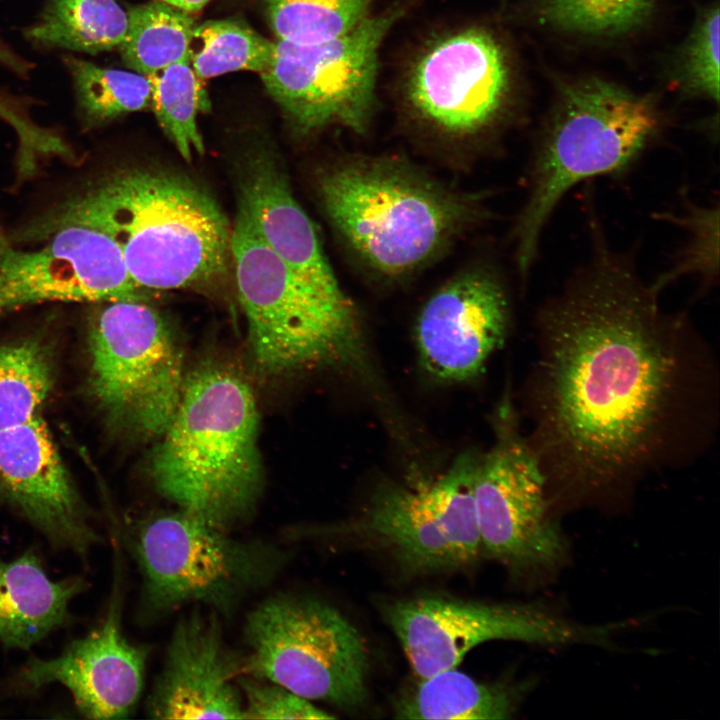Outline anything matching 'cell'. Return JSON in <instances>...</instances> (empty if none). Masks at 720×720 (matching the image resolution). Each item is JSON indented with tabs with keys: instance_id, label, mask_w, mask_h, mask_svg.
<instances>
[{
	"instance_id": "6da1fadb",
	"label": "cell",
	"mask_w": 720,
	"mask_h": 720,
	"mask_svg": "<svg viewBox=\"0 0 720 720\" xmlns=\"http://www.w3.org/2000/svg\"><path fill=\"white\" fill-rule=\"evenodd\" d=\"M592 253L544 305L543 429L568 482L610 483L652 456L679 400L680 319L590 220ZM583 488V489H584Z\"/></svg>"
},
{
	"instance_id": "7a4b0ae2",
	"label": "cell",
	"mask_w": 720,
	"mask_h": 720,
	"mask_svg": "<svg viewBox=\"0 0 720 720\" xmlns=\"http://www.w3.org/2000/svg\"><path fill=\"white\" fill-rule=\"evenodd\" d=\"M89 227L120 249L141 289L207 286L227 271L231 229L215 199L189 178L129 166L69 195L28 230Z\"/></svg>"
},
{
	"instance_id": "3957f363",
	"label": "cell",
	"mask_w": 720,
	"mask_h": 720,
	"mask_svg": "<svg viewBox=\"0 0 720 720\" xmlns=\"http://www.w3.org/2000/svg\"><path fill=\"white\" fill-rule=\"evenodd\" d=\"M259 415L246 378L209 360L185 377L150 473L180 510L227 529L253 510L262 488Z\"/></svg>"
},
{
	"instance_id": "277c9868",
	"label": "cell",
	"mask_w": 720,
	"mask_h": 720,
	"mask_svg": "<svg viewBox=\"0 0 720 720\" xmlns=\"http://www.w3.org/2000/svg\"><path fill=\"white\" fill-rule=\"evenodd\" d=\"M317 192L344 245L389 279L432 263L483 217L480 196L453 190L396 157L338 160L318 176Z\"/></svg>"
},
{
	"instance_id": "5b68a950",
	"label": "cell",
	"mask_w": 720,
	"mask_h": 720,
	"mask_svg": "<svg viewBox=\"0 0 720 720\" xmlns=\"http://www.w3.org/2000/svg\"><path fill=\"white\" fill-rule=\"evenodd\" d=\"M662 124L650 97L603 79L577 80L560 92L531 153L526 197L512 230L523 281L564 196L583 181L630 171L654 144Z\"/></svg>"
},
{
	"instance_id": "8992f818",
	"label": "cell",
	"mask_w": 720,
	"mask_h": 720,
	"mask_svg": "<svg viewBox=\"0 0 720 720\" xmlns=\"http://www.w3.org/2000/svg\"><path fill=\"white\" fill-rule=\"evenodd\" d=\"M230 251L248 343L260 371L284 374L362 362L358 311L300 278L260 237L239 205Z\"/></svg>"
},
{
	"instance_id": "52a82bcc",
	"label": "cell",
	"mask_w": 720,
	"mask_h": 720,
	"mask_svg": "<svg viewBox=\"0 0 720 720\" xmlns=\"http://www.w3.org/2000/svg\"><path fill=\"white\" fill-rule=\"evenodd\" d=\"M244 670L308 700L343 708L367 698L368 650L337 609L312 597L278 595L248 616Z\"/></svg>"
},
{
	"instance_id": "ba28073f",
	"label": "cell",
	"mask_w": 720,
	"mask_h": 720,
	"mask_svg": "<svg viewBox=\"0 0 720 720\" xmlns=\"http://www.w3.org/2000/svg\"><path fill=\"white\" fill-rule=\"evenodd\" d=\"M131 543L144 604L157 613L190 602L230 611L267 584L284 561L273 546L234 539L226 529L182 510L148 518Z\"/></svg>"
},
{
	"instance_id": "9c48e42d",
	"label": "cell",
	"mask_w": 720,
	"mask_h": 720,
	"mask_svg": "<svg viewBox=\"0 0 720 720\" xmlns=\"http://www.w3.org/2000/svg\"><path fill=\"white\" fill-rule=\"evenodd\" d=\"M99 304L89 331L92 394L112 423L141 438L160 437L186 377L175 335L144 299Z\"/></svg>"
},
{
	"instance_id": "30bf717a",
	"label": "cell",
	"mask_w": 720,
	"mask_h": 720,
	"mask_svg": "<svg viewBox=\"0 0 720 720\" xmlns=\"http://www.w3.org/2000/svg\"><path fill=\"white\" fill-rule=\"evenodd\" d=\"M402 15L401 8L369 15L323 42H275L272 62L260 74L294 127L306 134L332 126L367 130L376 107L380 48Z\"/></svg>"
},
{
	"instance_id": "8fae6325",
	"label": "cell",
	"mask_w": 720,
	"mask_h": 720,
	"mask_svg": "<svg viewBox=\"0 0 720 720\" xmlns=\"http://www.w3.org/2000/svg\"><path fill=\"white\" fill-rule=\"evenodd\" d=\"M418 680L456 668L474 647L491 640L542 645L604 644L616 625H584L531 604L484 603L423 596L385 607Z\"/></svg>"
},
{
	"instance_id": "7c38bea8",
	"label": "cell",
	"mask_w": 720,
	"mask_h": 720,
	"mask_svg": "<svg viewBox=\"0 0 720 720\" xmlns=\"http://www.w3.org/2000/svg\"><path fill=\"white\" fill-rule=\"evenodd\" d=\"M497 441L477 462L473 494L481 553L536 576L564 562L566 543L548 511L547 477L538 456L502 414Z\"/></svg>"
},
{
	"instance_id": "4fadbf2b",
	"label": "cell",
	"mask_w": 720,
	"mask_h": 720,
	"mask_svg": "<svg viewBox=\"0 0 720 720\" xmlns=\"http://www.w3.org/2000/svg\"><path fill=\"white\" fill-rule=\"evenodd\" d=\"M477 462L464 454L436 478L383 488L357 530L416 573L472 563L481 554L473 494Z\"/></svg>"
},
{
	"instance_id": "5bb4252c",
	"label": "cell",
	"mask_w": 720,
	"mask_h": 720,
	"mask_svg": "<svg viewBox=\"0 0 720 720\" xmlns=\"http://www.w3.org/2000/svg\"><path fill=\"white\" fill-rule=\"evenodd\" d=\"M504 50L488 30L469 26L431 41L404 82L408 110L420 124L451 140L482 136L498 124L509 95Z\"/></svg>"
},
{
	"instance_id": "9a60e30c",
	"label": "cell",
	"mask_w": 720,
	"mask_h": 720,
	"mask_svg": "<svg viewBox=\"0 0 720 720\" xmlns=\"http://www.w3.org/2000/svg\"><path fill=\"white\" fill-rule=\"evenodd\" d=\"M35 247L0 238V316L45 302L143 299L118 246L89 227L64 225L23 236Z\"/></svg>"
},
{
	"instance_id": "2e32d148",
	"label": "cell",
	"mask_w": 720,
	"mask_h": 720,
	"mask_svg": "<svg viewBox=\"0 0 720 720\" xmlns=\"http://www.w3.org/2000/svg\"><path fill=\"white\" fill-rule=\"evenodd\" d=\"M510 302L502 277L490 267L458 272L423 305L415 326L420 362L433 377L472 379L504 343Z\"/></svg>"
},
{
	"instance_id": "e0dca14e",
	"label": "cell",
	"mask_w": 720,
	"mask_h": 720,
	"mask_svg": "<svg viewBox=\"0 0 720 720\" xmlns=\"http://www.w3.org/2000/svg\"><path fill=\"white\" fill-rule=\"evenodd\" d=\"M0 499L57 548L86 557L101 539L40 415L0 429Z\"/></svg>"
},
{
	"instance_id": "ac0fdd59",
	"label": "cell",
	"mask_w": 720,
	"mask_h": 720,
	"mask_svg": "<svg viewBox=\"0 0 720 720\" xmlns=\"http://www.w3.org/2000/svg\"><path fill=\"white\" fill-rule=\"evenodd\" d=\"M118 585L106 618L57 657L30 658L17 675L20 688L66 687L81 714L91 719L127 718L141 696L148 649L130 643L121 630Z\"/></svg>"
},
{
	"instance_id": "d6986e66",
	"label": "cell",
	"mask_w": 720,
	"mask_h": 720,
	"mask_svg": "<svg viewBox=\"0 0 720 720\" xmlns=\"http://www.w3.org/2000/svg\"><path fill=\"white\" fill-rule=\"evenodd\" d=\"M243 670L217 619L191 613L176 625L147 711L154 719H245L236 685Z\"/></svg>"
},
{
	"instance_id": "ffe728a7",
	"label": "cell",
	"mask_w": 720,
	"mask_h": 720,
	"mask_svg": "<svg viewBox=\"0 0 720 720\" xmlns=\"http://www.w3.org/2000/svg\"><path fill=\"white\" fill-rule=\"evenodd\" d=\"M240 204L262 240L304 281L334 297L347 296L324 254L314 225L294 198L287 178L265 150L245 161Z\"/></svg>"
},
{
	"instance_id": "44dd1931",
	"label": "cell",
	"mask_w": 720,
	"mask_h": 720,
	"mask_svg": "<svg viewBox=\"0 0 720 720\" xmlns=\"http://www.w3.org/2000/svg\"><path fill=\"white\" fill-rule=\"evenodd\" d=\"M85 588L80 577L52 580L33 549L0 558V641L29 649L67 622L69 603Z\"/></svg>"
},
{
	"instance_id": "7402d4cb",
	"label": "cell",
	"mask_w": 720,
	"mask_h": 720,
	"mask_svg": "<svg viewBox=\"0 0 720 720\" xmlns=\"http://www.w3.org/2000/svg\"><path fill=\"white\" fill-rule=\"evenodd\" d=\"M520 690L451 668L418 680L396 700L394 713L399 719H506L516 710Z\"/></svg>"
},
{
	"instance_id": "603a6c76",
	"label": "cell",
	"mask_w": 720,
	"mask_h": 720,
	"mask_svg": "<svg viewBox=\"0 0 720 720\" xmlns=\"http://www.w3.org/2000/svg\"><path fill=\"white\" fill-rule=\"evenodd\" d=\"M128 16L115 0H47L27 34L45 45L96 54L120 47Z\"/></svg>"
},
{
	"instance_id": "cb8c5ba5",
	"label": "cell",
	"mask_w": 720,
	"mask_h": 720,
	"mask_svg": "<svg viewBox=\"0 0 720 720\" xmlns=\"http://www.w3.org/2000/svg\"><path fill=\"white\" fill-rule=\"evenodd\" d=\"M127 16L119 48L130 69L148 76L188 57L196 25L190 13L155 0L131 8Z\"/></svg>"
},
{
	"instance_id": "d4e9b609",
	"label": "cell",
	"mask_w": 720,
	"mask_h": 720,
	"mask_svg": "<svg viewBox=\"0 0 720 720\" xmlns=\"http://www.w3.org/2000/svg\"><path fill=\"white\" fill-rule=\"evenodd\" d=\"M54 384V359L39 339L0 346V429L40 415Z\"/></svg>"
},
{
	"instance_id": "484cf974",
	"label": "cell",
	"mask_w": 720,
	"mask_h": 720,
	"mask_svg": "<svg viewBox=\"0 0 720 720\" xmlns=\"http://www.w3.org/2000/svg\"><path fill=\"white\" fill-rule=\"evenodd\" d=\"M275 42L233 19L195 25L188 48L190 64L201 80L228 72L262 73L272 62Z\"/></svg>"
},
{
	"instance_id": "4316f807",
	"label": "cell",
	"mask_w": 720,
	"mask_h": 720,
	"mask_svg": "<svg viewBox=\"0 0 720 720\" xmlns=\"http://www.w3.org/2000/svg\"><path fill=\"white\" fill-rule=\"evenodd\" d=\"M151 105L166 136L180 155L190 161L204 152L197 112L207 106L206 95L189 56L147 76Z\"/></svg>"
},
{
	"instance_id": "83f0119b",
	"label": "cell",
	"mask_w": 720,
	"mask_h": 720,
	"mask_svg": "<svg viewBox=\"0 0 720 720\" xmlns=\"http://www.w3.org/2000/svg\"><path fill=\"white\" fill-rule=\"evenodd\" d=\"M657 219L677 225L685 232V242L671 266L654 282L660 293L665 287L684 277H693L709 288L719 278V204L682 201L677 212H662Z\"/></svg>"
},
{
	"instance_id": "f1b7e54d",
	"label": "cell",
	"mask_w": 720,
	"mask_h": 720,
	"mask_svg": "<svg viewBox=\"0 0 720 720\" xmlns=\"http://www.w3.org/2000/svg\"><path fill=\"white\" fill-rule=\"evenodd\" d=\"M373 0H263L277 40L312 44L338 37L370 15Z\"/></svg>"
},
{
	"instance_id": "f546056e",
	"label": "cell",
	"mask_w": 720,
	"mask_h": 720,
	"mask_svg": "<svg viewBox=\"0 0 720 720\" xmlns=\"http://www.w3.org/2000/svg\"><path fill=\"white\" fill-rule=\"evenodd\" d=\"M81 115L89 125L107 122L151 104V84L137 72L102 68L69 58Z\"/></svg>"
},
{
	"instance_id": "4dcf8cb0",
	"label": "cell",
	"mask_w": 720,
	"mask_h": 720,
	"mask_svg": "<svg viewBox=\"0 0 720 720\" xmlns=\"http://www.w3.org/2000/svg\"><path fill=\"white\" fill-rule=\"evenodd\" d=\"M655 0H543L539 19L555 29L584 35L615 36L644 24Z\"/></svg>"
},
{
	"instance_id": "1f68e13d",
	"label": "cell",
	"mask_w": 720,
	"mask_h": 720,
	"mask_svg": "<svg viewBox=\"0 0 720 720\" xmlns=\"http://www.w3.org/2000/svg\"><path fill=\"white\" fill-rule=\"evenodd\" d=\"M719 6L708 7L697 20L680 59V79L696 95L719 101Z\"/></svg>"
},
{
	"instance_id": "d6a6232c",
	"label": "cell",
	"mask_w": 720,
	"mask_h": 720,
	"mask_svg": "<svg viewBox=\"0 0 720 720\" xmlns=\"http://www.w3.org/2000/svg\"><path fill=\"white\" fill-rule=\"evenodd\" d=\"M245 719H333L334 716L276 683L239 677Z\"/></svg>"
},
{
	"instance_id": "836d02e7",
	"label": "cell",
	"mask_w": 720,
	"mask_h": 720,
	"mask_svg": "<svg viewBox=\"0 0 720 720\" xmlns=\"http://www.w3.org/2000/svg\"><path fill=\"white\" fill-rule=\"evenodd\" d=\"M187 13L201 10L210 0H161Z\"/></svg>"
},
{
	"instance_id": "e575fe53",
	"label": "cell",
	"mask_w": 720,
	"mask_h": 720,
	"mask_svg": "<svg viewBox=\"0 0 720 720\" xmlns=\"http://www.w3.org/2000/svg\"><path fill=\"white\" fill-rule=\"evenodd\" d=\"M0 115L8 119V121H10V123H12L15 127L19 126L22 121V117L17 112H15V110L11 109L9 105H6L4 103L2 104L1 102Z\"/></svg>"
}]
</instances>
